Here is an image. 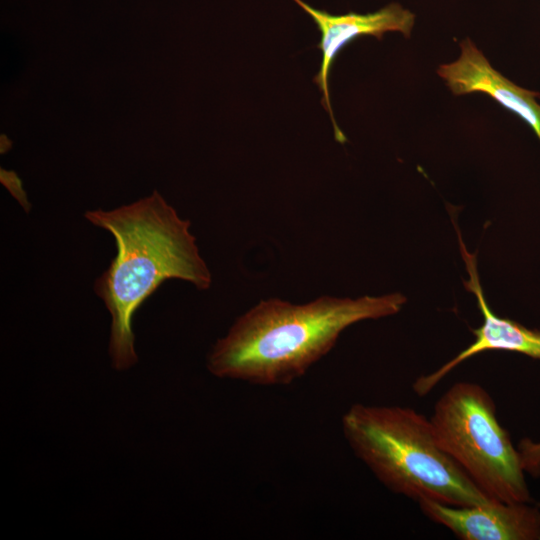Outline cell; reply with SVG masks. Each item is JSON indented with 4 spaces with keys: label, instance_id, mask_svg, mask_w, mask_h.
<instances>
[{
    "label": "cell",
    "instance_id": "obj_1",
    "mask_svg": "<svg viewBox=\"0 0 540 540\" xmlns=\"http://www.w3.org/2000/svg\"><path fill=\"white\" fill-rule=\"evenodd\" d=\"M405 303L400 293L356 299L321 296L304 304L261 300L214 344L207 368L219 378L288 385L324 357L349 326L394 315Z\"/></svg>",
    "mask_w": 540,
    "mask_h": 540
},
{
    "label": "cell",
    "instance_id": "obj_2",
    "mask_svg": "<svg viewBox=\"0 0 540 540\" xmlns=\"http://www.w3.org/2000/svg\"><path fill=\"white\" fill-rule=\"evenodd\" d=\"M84 217L109 231L117 253L97 278L95 293L111 314L109 354L117 370L138 360L132 320L142 303L168 279L208 289L212 275L199 253L190 221L182 219L154 191L150 196L112 210H90Z\"/></svg>",
    "mask_w": 540,
    "mask_h": 540
},
{
    "label": "cell",
    "instance_id": "obj_3",
    "mask_svg": "<svg viewBox=\"0 0 540 540\" xmlns=\"http://www.w3.org/2000/svg\"><path fill=\"white\" fill-rule=\"evenodd\" d=\"M341 426L355 456L396 494L451 506L494 501L440 447L430 419L409 407L356 403Z\"/></svg>",
    "mask_w": 540,
    "mask_h": 540
},
{
    "label": "cell",
    "instance_id": "obj_4",
    "mask_svg": "<svg viewBox=\"0 0 540 540\" xmlns=\"http://www.w3.org/2000/svg\"><path fill=\"white\" fill-rule=\"evenodd\" d=\"M430 421L440 447L490 499L531 502L520 452L482 386L454 383L436 402Z\"/></svg>",
    "mask_w": 540,
    "mask_h": 540
},
{
    "label": "cell",
    "instance_id": "obj_5",
    "mask_svg": "<svg viewBox=\"0 0 540 540\" xmlns=\"http://www.w3.org/2000/svg\"><path fill=\"white\" fill-rule=\"evenodd\" d=\"M459 249L465 262L468 280L463 284L466 290L472 292L483 316L480 327L472 329L475 340L458 355L445 363L434 372L419 377L413 384L414 392L419 396L428 394L451 370L468 358L491 350L516 352L540 360V329L527 328L513 320L502 318L490 309L478 275L477 256L470 253L456 226Z\"/></svg>",
    "mask_w": 540,
    "mask_h": 540
},
{
    "label": "cell",
    "instance_id": "obj_6",
    "mask_svg": "<svg viewBox=\"0 0 540 540\" xmlns=\"http://www.w3.org/2000/svg\"><path fill=\"white\" fill-rule=\"evenodd\" d=\"M294 1L311 16L321 33L318 48L322 52V61L314 82L323 94L322 105L330 115L335 139L344 143L346 137L334 119L328 89L329 71L337 54L348 43L361 36L368 35L381 39L386 32H401L404 36L409 37L415 23V15L397 3L389 4L373 13L349 12L342 15H332L326 11L315 9L302 0Z\"/></svg>",
    "mask_w": 540,
    "mask_h": 540
},
{
    "label": "cell",
    "instance_id": "obj_7",
    "mask_svg": "<svg viewBox=\"0 0 540 540\" xmlns=\"http://www.w3.org/2000/svg\"><path fill=\"white\" fill-rule=\"evenodd\" d=\"M432 521L462 540H538L540 510L530 502L490 501L472 506H451L433 500L418 502Z\"/></svg>",
    "mask_w": 540,
    "mask_h": 540
},
{
    "label": "cell",
    "instance_id": "obj_8",
    "mask_svg": "<svg viewBox=\"0 0 540 540\" xmlns=\"http://www.w3.org/2000/svg\"><path fill=\"white\" fill-rule=\"evenodd\" d=\"M460 57L438 68L439 76L455 95L484 93L516 113L540 140L539 94L524 89L495 70L470 39L460 44Z\"/></svg>",
    "mask_w": 540,
    "mask_h": 540
},
{
    "label": "cell",
    "instance_id": "obj_9",
    "mask_svg": "<svg viewBox=\"0 0 540 540\" xmlns=\"http://www.w3.org/2000/svg\"><path fill=\"white\" fill-rule=\"evenodd\" d=\"M525 472L540 476V441L523 439L518 448Z\"/></svg>",
    "mask_w": 540,
    "mask_h": 540
},
{
    "label": "cell",
    "instance_id": "obj_10",
    "mask_svg": "<svg viewBox=\"0 0 540 540\" xmlns=\"http://www.w3.org/2000/svg\"><path fill=\"white\" fill-rule=\"evenodd\" d=\"M0 179L2 184L10 191L12 196L18 200L25 211L29 212L30 203L17 174L13 171L1 169Z\"/></svg>",
    "mask_w": 540,
    "mask_h": 540
}]
</instances>
